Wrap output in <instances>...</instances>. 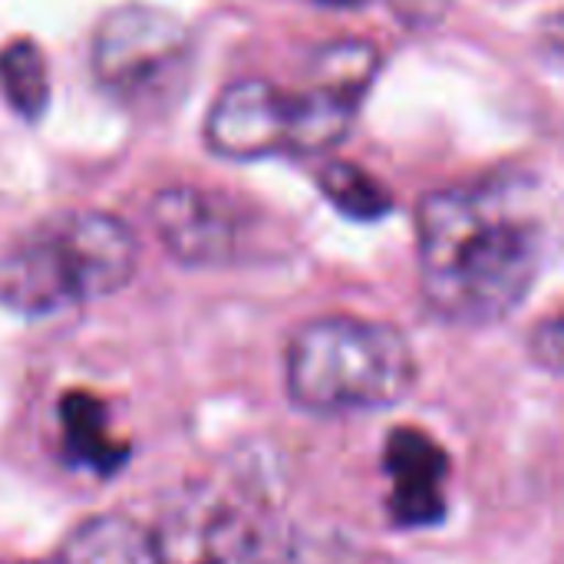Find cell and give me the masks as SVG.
I'll use <instances>...</instances> for the list:
<instances>
[{
    "label": "cell",
    "instance_id": "1",
    "mask_svg": "<svg viewBox=\"0 0 564 564\" xmlns=\"http://www.w3.org/2000/svg\"><path fill=\"white\" fill-rule=\"evenodd\" d=\"M420 288L449 324L489 327L532 294L545 264V221L529 185L482 178L423 195L416 208Z\"/></svg>",
    "mask_w": 564,
    "mask_h": 564
},
{
    "label": "cell",
    "instance_id": "2",
    "mask_svg": "<svg viewBox=\"0 0 564 564\" xmlns=\"http://www.w3.org/2000/svg\"><path fill=\"white\" fill-rule=\"evenodd\" d=\"M139 268L132 228L93 208L59 212L0 251V304L46 317L119 294Z\"/></svg>",
    "mask_w": 564,
    "mask_h": 564
},
{
    "label": "cell",
    "instance_id": "3",
    "mask_svg": "<svg viewBox=\"0 0 564 564\" xmlns=\"http://www.w3.org/2000/svg\"><path fill=\"white\" fill-rule=\"evenodd\" d=\"M284 380L291 400L307 413H373L413 390L416 357L393 324L330 314L294 334L284 357Z\"/></svg>",
    "mask_w": 564,
    "mask_h": 564
},
{
    "label": "cell",
    "instance_id": "4",
    "mask_svg": "<svg viewBox=\"0 0 564 564\" xmlns=\"http://www.w3.org/2000/svg\"><path fill=\"white\" fill-rule=\"evenodd\" d=\"M89 59L102 89L122 106L165 112L192 83L195 43L175 13L149 3H122L99 20Z\"/></svg>",
    "mask_w": 564,
    "mask_h": 564
},
{
    "label": "cell",
    "instance_id": "5",
    "mask_svg": "<svg viewBox=\"0 0 564 564\" xmlns=\"http://www.w3.org/2000/svg\"><path fill=\"white\" fill-rule=\"evenodd\" d=\"M380 69V50L370 40H334L321 46L311 63L307 76L288 89V112H291V155H321L337 149L357 112L360 102Z\"/></svg>",
    "mask_w": 564,
    "mask_h": 564
},
{
    "label": "cell",
    "instance_id": "6",
    "mask_svg": "<svg viewBox=\"0 0 564 564\" xmlns=\"http://www.w3.org/2000/svg\"><path fill=\"white\" fill-rule=\"evenodd\" d=\"M149 535L155 564H264L254 519L208 489L178 499Z\"/></svg>",
    "mask_w": 564,
    "mask_h": 564
},
{
    "label": "cell",
    "instance_id": "7",
    "mask_svg": "<svg viewBox=\"0 0 564 564\" xmlns=\"http://www.w3.org/2000/svg\"><path fill=\"white\" fill-rule=\"evenodd\" d=\"M149 221L162 248L188 268H215L238 254L245 212L235 198L202 185H169L149 202Z\"/></svg>",
    "mask_w": 564,
    "mask_h": 564
},
{
    "label": "cell",
    "instance_id": "8",
    "mask_svg": "<svg viewBox=\"0 0 564 564\" xmlns=\"http://www.w3.org/2000/svg\"><path fill=\"white\" fill-rule=\"evenodd\" d=\"M205 142L215 155L238 159V162L288 152L291 145L288 89L261 76H245L228 83L208 109Z\"/></svg>",
    "mask_w": 564,
    "mask_h": 564
},
{
    "label": "cell",
    "instance_id": "9",
    "mask_svg": "<svg viewBox=\"0 0 564 564\" xmlns=\"http://www.w3.org/2000/svg\"><path fill=\"white\" fill-rule=\"evenodd\" d=\"M390 516L403 529H430L446 516L449 453L423 430L400 426L383 443Z\"/></svg>",
    "mask_w": 564,
    "mask_h": 564
},
{
    "label": "cell",
    "instance_id": "10",
    "mask_svg": "<svg viewBox=\"0 0 564 564\" xmlns=\"http://www.w3.org/2000/svg\"><path fill=\"white\" fill-rule=\"evenodd\" d=\"M59 443L69 466H79L93 476H112L122 469L129 446L112 433L106 403L89 390H66L56 406Z\"/></svg>",
    "mask_w": 564,
    "mask_h": 564
},
{
    "label": "cell",
    "instance_id": "11",
    "mask_svg": "<svg viewBox=\"0 0 564 564\" xmlns=\"http://www.w3.org/2000/svg\"><path fill=\"white\" fill-rule=\"evenodd\" d=\"M46 564H155L152 535L135 519L106 512L76 525Z\"/></svg>",
    "mask_w": 564,
    "mask_h": 564
},
{
    "label": "cell",
    "instance_id": "12",
    "mask_svg": "<svg viewBox=\"0 0 564 564\" xmlns=\"http://www.w3.org/2000/svg\"><path fill=\"white\" fill-rule=\"evenodd\" d=\"M317 188L340 215L354 221H380L393 212L390 188L357 162L330 159L317 172Z\"/></svg>",
    "mask_w": 564,
    "mask_h": 564
},
{
    "label": "cell",
    "instance_id": "13",
    "mask_svg": "<svg viewBox=\"0 0 564 564\" xmlns=\"http://www.w3.org/2000/svg\"><path fill=\"white\" fill-rule=\"evenodd\" d=\"M0 89L17 116L40 119L50 102L46 56L33 40H10L0 50Z\"/></svg>",
    "mask_w": 564,
    "mask_h": 564
},
{
    "label": "cell",
    "instance_id": "14",
    "mask_svg": "<svg viewBox=\"0 0 564 564\" xmlns=\"http://www.w3.org/2000/svg\"><path fill=\"white\" fill-rule=\"evenodd\" d=\"M532 354L539 360V367L558 373L562 370V324L558 317H549L545 324H539L535 337H532Z\"/></svg>",
    "mask_w": 564,
    "mask_h": 564
},
{
    "label": "cell",
    "instance_id": "15",
    "mask_svg": "<svg viewBox=\"0 0 564 564\" xmlns=\"http://www.w3.org/2000/svg\"><path fill=\"white\" fill-rule=\"evenodd\" d=\"M321 3H330V7H364L367 0H321Z\"/></svg>",
    "mask_w": 564,
    "mask_h": 564
},
{
    "label": "cell",
    "instance_id": "16",
    "mask_svg": "<svg viewBox=\"0 0 564 564\" xmlns=\"http://www.w3.org/2000/svg\"><path fill=\"white\" fill-rule=\"evenodd\" d=\"M40 564H46V562H40Z\"/></svg>",
    "mask_w": 564,
    "mask_h": 564
}]
</instances>
